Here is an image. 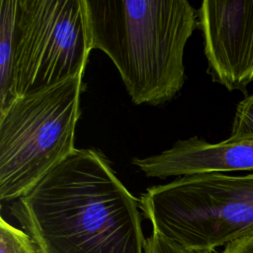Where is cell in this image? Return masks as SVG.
I'll return each mask as SVG.
<instances>
[{"label": "cell", "mask_w": 253, "mask_h": 253, "mask_svg": "<svg viewBox=\"0 0 253 253\" xmlns=\"http://www.w3.org/2000/svg\"><path fill=\"white\" fill-rule=\"evenodd\" d=\"M139 201L92 149H75L11 207L38 253H144Z\"/></svg>", "instance_id": "6da1fadb"}, {"label": "cell", "mask_w": 253, "mask_h": 253, "mask_svg": "<svg viewBox=\"0 0 253 253\" xmlns=\"http://www.w3.org/2000/svg\"><path fill=\"white\" fill-rule=\"evenodd\" d=\"M92 49L113 61L136 105L171 100L185 81V45L198 27L187 0H83Z\"/></svg>", "instance_id": "7a4b0ae2"}, {"label": "cell", "mask_w": 253, "mask_h": 253, "mask_svg": "<svg viewBox=\"0 0 253 253\" xmlns=\"http://www.w3.org/2000/svg\"><path fill=\"white\" fill-rule=\"evenodd\" d=\"M139 208L152 232L191 250L226 246L253 234V173H207L148 188Z\"/></svg>", "instance_id": "3957f363"}, {"label": "cell", "mask_w": 253, "mask_h": 253, "mask_svg": "<svg viewBox=\"0 0 253 253\" xmlns=\"http://www.w3.org/2000/svg\"><path fill=\"white\" fill-rule=\"evenodd\" d=\"M82 76L0 110V199L18 200L76 149Z\"/></svg>", "instance_id": "277c9868"}, {"label": "cell", "mask_w": 253, "mask_h": 253, "mask_svg": "<svg viewBox=\"0 0 253 253\" xmlns=\"http://www.w3.org/2000/svg\"><path fill=\"white\" fill-rule=\"evenodd\" d=\"M91 50L83 0H16L14 100L82 76Z\"/></svg>", "instance_id": "5b68a950"}, {"label": "cell", "mask_w": 253, "mask_h": 253, "mask_svg": "<svg viewBox=\"0 0 253 253\" xmlns=\"http://www.w3.org/2000/svg\"><path fill=\"white\" fill-rule=\"evenodd\" d=\"M208 72L229 91L253 82V0H205L198 10Z\"/></svg>", "instance_id": "8992f818"}, {"label": "cell", "mask_w": 253, "mask_h": 253, "mask_svg": "<svg viewBox=\"0 0 253 253\" xmlns=\"http://www.w3.org/2000/svg\"><path fill=\"white\" fill-rule=\"evenodd\" d=\"M132 162L147 177L160 179L253 170V140L227 138L211 143L194 136L177 141L157 155L135 158Z\"/></svg>", "instance_id": "52a82bcc"}, {"label": "cell", "mask_w": 253, "mask_h": 253, "mask_svg": "<svg viewBox=\"0 0 253 253\" xmlns=\"http://www.w3.org/2000/svg\"><path fill=\"white\" fill-rule=\"evenodd\" d=\"M16 0L0 1V110L14 101L12 55Z\"/></svg>", "instance_id": "ba28073f"}, {"label": "cell", "mask_w": 253, "mask_h": 253, "mask_svg": "<svg viewBox=\"0 0 253 253\" xmlns=\"http://www.w3.org/2000/svg\"><path fill=\"white\" fill-rule=\"evenodd\" d=\"M0 253H38V251L25 231L13 226L1 217Z\"/></svg>", "instance_id": "9c48e42d"}, {"label": "cell", "mask_w": 253, "mask_h": 253, "mask_svg": "<svg viewBox=\"0 0 253 253\" xmlns=\"http://www.w3.org/2000/svg\"><path fill=\"white\" fill-rule=\"evenodd\" d=\"M228 138L236 141L253 140V93L238 103Z\"/></svg>", "instance_id": "30bf717a"}, {"label": "cell", "mask_w": 253, "mask_h": 253, "mask_svg": "<svg viewBox=\"0 0 253 253\" xmlns=\"http://www.w3.org/2000/svg\"><path fill=\"white\" fill-rule=\"evenodd\" d=\"M144 253H213L211 250H191L152 232L146 238Z\"/></svg>", "instance_id": "8fae6325"}, {"label": "cell", "mask_w": 253, "mask_h": 253, "mask_svg": "<svg viewBox=\"0 0 253 253\" xmlns=\"http://www.w3.org/2000/svg\"><path fill=\"white\" fill-rule=\"evenodd\" d=\"M221 253H253V234L226 245Z\"/></svg>", "instance_id": "7c38bea8"}]
</instances>
